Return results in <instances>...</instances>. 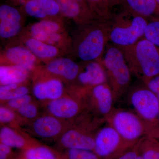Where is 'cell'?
<instances>
[{
  "label": "cell",
  "mask_w": 159,
  "mask_h": 159,
  "mask_svg": "<svg viewBox=\"0 0 159 159\" xmlns=\"http://www.w3.org/2000/svg\"><path fill=\"white\" fill-rule=\"evenodd\" d=\"M110 17L98 18L80 25L75 48L84 61L101 60L109 42Z\"/></svg>",
  "instance_id": "cell-1"
},
{
  "label": "cell",
  "mask_w": 159,
  "mask_h": 159,
  "mask_svg": "<svg viewBox=\"0 0 159 159\" xmlns=\"http://www.w3.org/2000/svg\"><path fill=\"white\" fill-rule=\"evenodd\" d=\"M131 74L145 82L159 74V48L145 38L127 47H118Z\"/></svg>",
  "instance_id": "cell-2"
},
{
  "label": "cell",
  "mask_w": 159,
  "mask_h": 159,
  "mask_svg": "<svg viewBox=\"0 0 159 159\" xmlns=\"http://www.w3.org/2000/svg\"><path fill=\"white\" fill-rule=\"evenodd\" d=\"M127 142L135 143L145 137L159 139V121H151L136 112L124 109H115L105 118Z\"/></svg>",
  "instance_id": "cell-3"
},
{
  "label": "cell",
  "mask_w": 159,
  "mask_h": 159,
  "mask_svg": "<svg viewBox=\"0 0 159 159\" xmlns=\"http://www.w3.org/2000/svg\"><path fill=\"white\" fill-rule=\"evenodd\" d=\"M105 122V119L96 116L85 110L60 137L58 143L67 149L93 151L96 135Z\"/></svg>",
  "instance_id": "cell-4"
},
{
  "label": "cell",
  "mask_w": 159,
  "mask_h": 159,
  "mask_svg": "<svg viewBox=\"0 0 159 159\" xmlns=\"http://www.w3.org/2000/svg\"><path fill=\"white\" fill-rule=\"evenodd\" d=\"M109 42L117 47H127L144 38L148 20L122 10L110 17Z\"/></svg>",
  "instance_id": "cell-5"
},
{
  "label": "cell",
  "mask_w": 159,
  "mask_h": 159,
  "mask_svg": "<svg viewBox=\"0 0 159 159\" xmlns=\"http://www.w3.org/2000/svg\"><path fill=\"white\" fill-rule=\"evenodd\" d=\"M100 62L105 70L107 83L116 102L129 86L131 79L130 70L122 51L112 44L107 46Z\"/></svg>",
  "instance_id": "cell-6"
},
{
  "label": "cell",
  "mask_w": 159,
  "mask_h": 159,
  "mask_svg": "<svg viewBox=\"0 0 159 159\" xmlns=\"http://www.w3.org/2000/svg\"><path fill=\"white\" fill-rule=\"evenodd\" d=\"M106 123L96 135L93 151L100 159H118L136 143L127 142L111 125Z\"/></svg>",
  "instance_id": "cell-7"
},
{
  "label": "cell",
  "mask_w": 159,
  "mask_h": 159,
  "mask_svg": "<svg viewBox=\"0 0 159 159\" xmlns=\"http://www.w3.org/2000/svg\"><path fill=\"white\" fill-rule=\"evenodd\" d=\"M129 100L135 112L140 116L151 121L158 120V98L144 83L132 89L129 94Z\"/></svg>",
  "instance_id": "cell-8"
},
{
  "label": "cell",
  "mask_w": 159,
  "mask_h": 159,
  "mask_svg": "<svg viewBox=\"0 0 159 159\" xmlns=\"http://www.w3.org/2000/svg\"><path fill=\"white\" fill-rule=\"evenodd\" d=\"M83 99L87 109L99 118L105 119L114 109L113 95L107 82L87 90Z\"/></svg>",
  "instance_id": "cell-9"
},
{
  "label": "cell",
  "mask_w": 159,
  "mask_h": 159,
  "mask_svg": "<svg viewBox=\"0 0 159 159\" xmlns=\"http://www.w3.org/2000/svg\"><path fill=\"white\" fill-rule=\"evenodd\" d=\"M42 104L46 114L71 122L87 109L82 98L71 94H65L58 99Z\"/></svg>",
  "instance_id": "cell-10"
},
{
  "label": "cell",
  "mask_w": 159,
  "mask_h": 159,
  "mask_svg": "<svg viewBox=\"0 0 159 159\" xmlns=\"http://www.w3.org/2000/svg\"><path fill=\"white\" fill-rule=\"evenodd\" d=\"M73 122L65 121L46 113L30 122L29 130L33 135L41 139L58 140Z\"/></svg>",
  "instance_id": "cell-11"
},
{
  "label": "cell",
  "mask_w": 159,
  "mask_h": 159,
  "mask_svg": "<svg viewBox=\"0 0 159 159\" xmlns=\"http://www.w3.org/2000/svg\"><path fill=\"white\" fill-rule=\"evenodd\" d=\"M47 74L36 79L32 88L33 97L42 104L58 99L65 94L62 80Z\"/></svg>",
  "instance_id": "cell-12"
},
{
  "label": "cell",
  "mask_w": 159,
  "mask_h": 159,
  "mask_svg": "<svg viewBox=\"0 0 159 159\" xmlns=\"http://www.w3.org/2000/svg\"><path fill=\"white\" fill-rule=\"evenodd\" d=\"M80 66L79 74L73 88L79 90H86L99 84L107 82V77L104 67L100 61H84Z\"/></svg>",
  "instance_id": "cell-13"
},
{
  "label": "cell",
  "mask_w": 159,
  "mask_h": 159,
  "mask_svg": "<svg viewBox=\"0 0 159 159\" xmlns=\"http://www.w3.org/2000/svg\"><path fill=\"white\" fill-rule=\"evenodd\" d=\"M22 16L20 11L10 5L0 6V36L3 39L14 37L21 29Z\"/></svg>",
  "instance_id": "cell-14"
},
{
  "label": "cell",
  "mask_w": 159,
  "mask_h": 159,
  "mask_svg": "<svg viewBox=\"0 0 159 159\" xmlns=\"http://www.w3.org/2000/svg\"><path fill=\"white\" fill-rule=\"evenodd\" d=\"M1 143L8 145L11 148L25 149L40 145L29 134L20 130V129L12 128L2 125L0 130Z\"/></svg>",
  "instance_id": "cell-15"
},
{
  "label": "cell",
  "mask_w": 159,
  "mask_h": 159,
  "mask_svg": "<svg viewBox=\"0 0 159 159\" xmlns=\"http://www.w3.org/2000/svg\"><path fill=\"white\" fill-rule=\"evenodd\" d=\"M63 16L76 21L80 25L100 17L91 10L83 7L75 0H55Z\"/></svg>",
  "instance_id": "cell-16"
},
{
  "label": "cell",
  "mask_w": 159,
  "mask_h": 159,
  "mask_svg": "<svg viewBox=\"0 0 159 159\" xmlns=\"http://www.w3.org/2000/svg\"><path fill=\"white\" fill-rule=\"evenodd\" d=\"M48 74L66 81H74L79 74L80 66L68 58H59L51 61L46 66Z\"/></svg>",
  "instance_id": "cell-17"
},
{
  "label": "cell",
  "mask_w": 159,
  "mask_h": 159,
  "mask_svg": "<svg viewBox=\"0 0 159 159\" xmlns=\"http://www.w3.org/2000/svg\"><path fill=\"white\" fill-rule=\"evenodd\" d=\"M122 10L140 16L148 20L159 18V8L155 0H118Z\"/></svg>",
  "instance_id": "cell-18"
},
{
  "label": "cell",
  "mask_w": 159,
  "mask_h": 159,
  "mask_svg": "<svg viewBox=\"0 0 159 159\" xmlns=\"http://www.w3.org/2000/svg\"><path fill=\"white\" fill-rule=\"evenodd\" d=\"M24 9L28 15L36 18L54 17L61 14L55 0H26Z\"/></svg>",
  "instance_id": "cell-19"
},
{
  "label": "cell",
  "mask_w": 159,
  "mask_h": 159,
  "mask_svg": "<svg viewBox=\"0 0 159 159\" xmlns=\"http://www.w3.org/2000/svg\"><path fill=\"white\" fill-rule=\"evenodd\" d=\"M9 65L20 66L30 71L34 70L37 62V57L28 48L16 46L10 48L6 53Z\"/></svg>",
  "instance_id": "cell-20"
},
{
  "label": "cell",
  "mask_w": 159,
  "mask_h": 159,
  "mask_svg": "<svg viewBox=\"0 0 159 159\" xmlns=\"http://www.w3.org/2000/svg\"><path fill=\"white\" fill-rule=\"evenodd\" d=\"M29 70L20 66L5 65L0 67L1 85L20 84L27 81Z\"/></svg>",
  "instance_id": "cell-21"
},
{
  "label": "cell",
  "mask_w": 159,
  "mask_h": 159,
  "mask_svg": "<svg viewBox=\"0 0 159 159\" xmlns=\"http://www.w3.org/2000/svg\"><path fill=\"white\" fill-rule=\"evenodd\" d=\"M25 43L26 48L36 57L41 59H50L59 54V50L56 46L43 42L33 38L27 39Z\"/></svg>",
  "instance_id": "cell-22"
},
{
  "label": "cell",
  "mask_w": 159,
  "mask_h": 159,
  "mask_svg": "<svg viewBox=\"0 0 159 159\" xmlns=\"http://www.w3.org/2000/svg\"><path fill=\"white\" fill-rule=\"evenodd\" d=\"M29 94V88L25 83L20 84H10L1 85L0 101L3 105L11 99Z\"/></svg>",
  "instance_id": "cell-23"
},
{
  "label": "cell",
  "mask_w": 159,
  "mask_h": 159,
  "mask_svg": "<svg viewBox=\"0 0 159 159\" xmlns=\"http://www.w3.org/2000/svg\"><path fill=\"white\" fill-rule=\"evenodd\" d=\"M157 139L150 137L141 139L140 153L144 159H159V142Z\"/></svg>",
  "instance_id": "cell-24"
},
{
  "label": "cell",
  "mask_w": 159,
  "mask_h": 159,
  "mask_svg": "<svg viewBox=\"0 0 159 159\" xmlns=\"http://www.w3.org/2000/svg\"><path fill=\"white\" fill-rule=\"evenodd\" d=\"M0 122L1 125L9 124L8 126L16 129L28 124L16 111L2 105L0 107Z\"/></svg>",
  "instance_id": "cell-25"
},
{
  "label": "cell",
  "mask_w": 159,
  "mask_h": 159,
  "mask_svg": "<svg viewBox=\"0 0 159 159\" xmlns=\"http://www.w3.org/2000/svg\"><path fill=\"white\" fill-rule=\"evenodd\" d=\"M23 156L26 159H57L56 154L50 148L42 145L25 150Z\"/></svg>",
  "instance_id": "cell-26"
},
{
  "label": "cell",
  "mask_w": 159,
  "mask_h": 159,
  "mask_svg": "<svg viewBox=\"0 0 159 159\" xmlns=\"http://www.w3.org/2000/svg\"><path fill=\"white\" fill-rule=\"evenodd\" d=\"M61 27L54 21L44 20L34 24L30 29V34L36 33L51 34L60 32Z\"/></svg>",
  "instance_id": "cell-27"
},
{
  "label": "cell",
  "mask_w": 159,
  "mask_h": 159,
  "mask_svg": "<svg viewBox=\"0 0 159 159\" xmlns=\"http://www.w3.org/2000/svg\"><path fill=\"white\" fill-rule=\"evenodd\" d=\"M16 111L27 124H29L40 116L39 106L34 100Z\"/></svg>",
  "instance_id": "cell-28"
},
{
  "label": "cell",
  "mask_w": 159,
  "mask_h": 159,
  "mask_svg": "<svg viewBox=\"0 0 159 159\" xmlns=\"http://www.w3.org/2000/svg\"><path fill=\"white\" fill-rule=\"evenodd\" d=\"M144 38L159 48V18L148 20Z\"/></svg>",
  "instance_id": "cell-29"
},
{
  "label": "cell",
  "mask_w": 159,
  "mask_h": 159,
  "mask_svg": "<svg viewBox=\"0 0 159 159\" xmlns=\"http://www.w3.org/2000/svg\"><path fill=\"white\" fill-rule=\"evenodd\" d=\"M90 9L100 17H110L111 15V9L105 0H86Z\"/></svg>",
  "instance_id": "cell-30"
},
{
  "label": "cell",
  "mask_w": 159,
  "mask_h": 159,
  "mask_svg": "<svg viewBox=\"0 0 159 159\" xmlns=\"http://www.w3.org/2000/svg\"><path fill=\"white\" fill-rule=\"evenodd\" d=\"M64 156L66 159H100L93 151L85 149H68Z\"/></svg>",
  "instance_id": "cell-31"
},
{
  "label": "cell",
  "mask_w": 159,
  "mask_h": 159,
  "mask_svg": "<svg viewBox=\"0 0 159 159\" xmlns=\"http://www.w3.org/2000/svg\"><path fill=\"white\" fill-rule=\"evenodd\" d=\"M33 97H34L29 94H27L21 97L11 99L2 105L5 106L6 107L16 111L19 109L34 101V99Z\"/></svg>",
  "instance_id": "cell-32"
},
{
  "label": "cell",
  "mask_w": 159,
  "mask_h": 159,
  "mask_svg": "<svg viewBox=\"0 0 159 159\" xmlns=\"http://www.w3.org/2000/svg\"><path fill=\"white\" fill-rule=\"evenodd\" d=\"M141 139L130 148L122 154L118 159H137L140 154V145Z\"/></svg>",
  "instance_id": "cell-33"
},
{
  "label": "cell",
  "mask_w": 159,
  "mask_h": 159,
  "mask_svg": "<svg viewBox=\"0 0 159 159\" xmlns=\"http://www.w3.org/2000/svg\"><path fill=\"white\" fill-rule=\"evenodd\" d=\"M156 94L159 93V74L143 82Z\"/></svg>",
  "instance_id": "cell-34"
},
{
  "label": "cell",
  "mask_w": 159,
  "mask_h": 159,
  "mask_svg": "<svg viewBox=\"0 0 159 159\" xmlns=\"http://www.w3.org/2000/svg\"><path fill=\"white\" fill-rule=\"evenodd\" d=\"M11 147L8 145L1 143L0 144V152L5 154L7 156L10 157L12 155V150Z\"/></svg>",
  "instance_id": "cell-35"
},
{
  "label": "cell",
  "mask_w": 159,
  "mask_h": 159,
  "mask_svg": "<svg viewBox=\"0 0 159 159\" xmlns=\"http://www.w3.org/2000/svg\"><path fill=\"white\" fill-rule=\"evenodd\" d=\"M117 1L118 0H105L106 3L111 9L114 6H117Z\"/></svg>",
  "instance_id": "cell-36"
},
{
  "label": "cell",
  "mask_w": 159,
  "mask_h": 159,
  "mask_svg": "<svg viewBox=\"0 0 159 159\" xmlns=\"http://www.w3.org/2000/svg\"><path fill=\"white\" fill-rule=\"evenodd\" d=\"M0 159H9V158L5 154L0 152Z\"/></svg>",
  "instance_id": "cell-37"
},
{
  "label": "cell",
  "mask_w": 159,
  "mask_h": 159,
  "mask_svg": "<svg viewBox=\"0 0 159 159\" xmlns=\"http://www.w3.org/2000/svg\"><path fill=\"white\" fill-rule=\"evenodd\" d=\"M137 159H144V158H143V157H142V156L141 155V153H140V154L139 155L138 158H137Z\"/></svg>",
  "instance_id": "cell-38"
},
{
  "label": "cell",
  "mask_w": 159,
  "mask_h": 159,
  "mask_svg": "<svg viewBox=\"0 0 159 159\" xmlns=\"http://www.w3.org/2000/svg\"><path fill=\"white\" fill-rule=\"evenodd\" d=\"M156 2L157 5H158L159 8V0H155Z\"/></svg>",
  "instance_id": "cell-39"
},
{
  "label": "cell",
  "mask_w": 159,
  "mask_h": 159,
  "mask_svg": "<svg viewBox=\"0 0 159 159\" xmlns=\"http://www.w3.org/2000/svg\"><path fill=\"white\" fill-rule=\"evenodd\" d=\"M157 97L158 98L159 100V93H157Z\"/></svg>",
  "instance_id": "cell-40"
},
{
  "label": "cell",
  "mask_w": 159,
  "mask_h": 159,
  "mask_svg": "<svg viewBox=\"0 0 159 159\" xmlns=\"http://www.w3.org/2000/svg\"><path fill=\"white\" fill-rule=\"evenodd\" d=\"M20 159H26L25 158V157H24V156H23V157H22Z\"/></svg>",
  "instance_id": "cell-41"
},
{
  "label": "cell",
  "mask_w": 159,
  "mask_h": 159,
  "mask_svg": "<svg viewBox=\"0 0 159 159\" xmlns=\"http://www.w3.org/2000/svg\"><path fill=\"white\" fill-rule=\"evenodd\" d=\"M158 119H159V116Z\"/></svg>",
  "instance_id": "cell-42"
}]
</instances>
